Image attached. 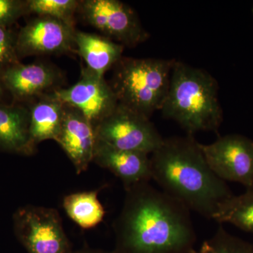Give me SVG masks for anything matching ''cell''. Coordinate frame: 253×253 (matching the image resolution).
<instances>
[{
    "label": "cell",
    "mask_w": 253,
    "mask_h": 253,
    "mask_svg": "<svg viewBox=\"0 0 253 253\" xmlns=\"http://www.w3.org/2000/svg\"><path fill=\"white\" fill-rule=\"evenodd\" d=\"M29 124L28 107L0 102V151L26 156L34 154L36 149L30 138Z\"/></svg>",
    "instance_id": "cell-14"
},
{
    "label": "cell",
    "mask_w": 253,
    "mask_h": 253,
    "mask_svg": "<svg viewBox=\"0 0 253 253\" xmlns=\"http://www.w3.org/2000/svg\"><path fill=\"white\" fill-rule=\"evenodd\" d=\"M196 253H253V244L232 235L219 226L214 235L206 240Z\"/></svg>",
    "instance_id": "cell-20"
},
{
    "label": "cell",
    "mask_w": 253,
    "mask_h": 253,
    "mask_svg": "<svg viewBox=\"0 0 253 253\" xmlns=\"http://www.w3.org/2000/svg\"><path fill=\"white\" fill-rule=\"evenodd\" d=\"M96 140L124 151L152 154L164 138L150 118L119 104L94 128Z\"/></svg>",
    "instance_id": "cell-5"
},
{
    "label": "cell",
    "mask_w": 253,
    "mask_h": 253,
    "mask_svg": "<svg viewBox=\"0 0 253 253\" xmlns=\"http://www.w3.org/2000/svg\"><path fill=\"white\" fill-rule=\"evenodd\" d=\"M52 93L63 104L79 110L94 129L118 105L111 84L86 67L82 68L81 78L76 84L67 89L58 88Z\"/></svg>",
    "instance_id": "cell-9"
},
{
    "label": "cell",
    "mask_w": 253,
    "mask_h": 253,
    "mask_svg": "<svg viewBox=\"0 0 253 253\" xmlns=\"http://www.w3.org/2000/svg\"><path fill=\"white\" fill-rule=\"evenodd\" d=\"M161 112L163 118L177 123L189 135L201 131L217 133L222 110L217 81L207 71L174 60Z\"/></svg>",
    "instance_id": "cell-3"
},
{
    "label": "cell",
    "mask_w": 253,
    "mask_h": 253,
    "mask_svg": "<svg viewBox=\"0 0 253 253\" xmlns=\"http://www.w3.org/2000/svg\"><path fill=\"white\" fill-rule=\"evenodd\" d=\"M93 162L119 178L126 190L151 178L149 155L115 149L96 140Z\"/></svg>",
    "instance_id": "cell-13"
},
{
    "label": "cell",
    "mask_w": 253,
    "mask_h": 253,
    "mask_svg": "<svg viewBox=\"0 0 253 253\" xmlns=\"http://www.w3.org/2000/svg\"><path fill=\"white\" fill-rule=\"evenodd\" d=\"M71 253H117L115 251H106L103 250L93 249L89 247H84L78 251H72Z\"/></svg>",
    "instance_id": "cell-24"
},
{
    "label": "cell",
    "mask_w": 253,
    "mask_h": 253,
    "mask_svg": "<svg viewBox=\"0 0 253 253\" xmlns=\"http://www.w3.org/2000/svg\"><path fill=\"white\" fill-rule=\"evenodd\" d=\"M16 35L11 28L0 26V76L21 63L16 49Z\"/></svg>",
    "instance_id": "cell-21"
},
{
    "label": "cell",
    "mask_w": 253,
    "mask_h": 253,
    "mask_svg": "<svg viewBox=\"0 0 253 253\" xmlns=\"http://www.w3.org/2000/svg\"><path fill=\"white\" fill-rule=\"evenodd\" d=\"M30 105L29 133L35 148L42 141L56 140L62 123L64 104L52 91L42 95Z\"/></svg>",
    "instance_id": "cell-16"
},
{
    "label": "cell",
    "mask_w": 253,
    "mask_h": 253,
    "mask_svg": "<svg viewBox=\"0 0 253 253\" xmlns=\"http://www.w3.org/2000/svg\"><path fill=\"white\" fill-rule=\"evenodd\" d=\"M76 31L75 26L61 20L38 16L21 28L16 35L18 58L75 51Z\"/></svg>",
    "instance_id": "cell-10"
},
{
    "label": "cell",
    "mask_w": 253,
    "mask_h": 253,
    "mask_svg": "<svg viewBox=\"0 0 253 253\" xmlns=\"http://www.w3.org/2000/svg\"><path fill=\"white\" fill-rule=\"evenodd\" d=\"M126 191L114 223L116 253H196L197 236L186 206L149 182Z\"/></svg>",
    "instance_id": "cell-1"
},
{
    "label": "cell",
    "mask_w": 253,
    "mask_h": 253,
    "mask_svg": "<svg viewBox=\"0 0 253 253\" xmlns=\"http://www.w3.org/2000/svg\"></svg>",
    "instance_id": "cell-25"
},
{
    "label": "cell",
    "mask_w": 253,
    "mask_h": 253,
    "mask_svg": "<svg viewBox=\"0 0 253 253\" xmlns=\"http://www.w3.org/2000/svg\"><path fill=\"white\" fill-rule=\"evenodd\" d=\"M79 3L77 0H26L28 14L50 16L73 26Z\"/></svg>",
    "instance_id": "cell-19"
},
{
    "label": "cell",
    "mask_w": 253,
    "mask_h": 253,
    "mask_svg": "<svg viewBox=\"0 0 253 253\" xmlns=\"http://www.w3.org/2000/svg\"><path fill=\"white\" fill-rule=\"evenodd\" d=\"M55 141L71 160L77 174L85 172L93 162L96 146L94 129L76 108L64 104L61 129Z\"/></svg>",
    "instance_id": "cell-12"
},
{
    "label": "cell",
    "mask_w": 253,
    "mask_h": 253,
    "mask_svg": "<svg viewBox=\"0 0 253 253\" xmlns=\"http://www.w3.org/2000/svg\"><path fill=\"white\" fill-rule=\"evenodd\" d=\"M210 168L224 181H234L253 191V141L239 134L219 136L210 144L200 143Z\"/></svg>",
    "instance_id": "cell-8"
},
{
    "label": "cell",
    "mask_w": 253,
    "mask_h": 253,
    "mask_svg": "<svg viewBox=\"0 0 253 253\" xmlns=\"http://www.w3.org/2000/svg\"><path fill=\"white\" fill-rule=\"evenodd\" d=\"M28 14L26 0H0V26L10 28Z\"/></svg>",
    "instance_id": "cell-22"
},
{
    "label": "cell",
    "mask_w": 253,
    "mask_h": 253,
    "mask_svg": "<svg viewBox=\"0 0 253 253\" xmlns=\"http://www.w3.org/2000/svg\"><path fill=\"white\" fill-rule=\"evenodd\" d=\"M10 100L13 102L12 98L10 95L9 91L5 86L4 83L0 78V102L6 103V104H11L9 102Z\"/></svg>",
    "instance_id": "cell-23"
},
{
    "label": "cell",
    "mask_w": 253,
    "mask_h": 253,
    "mask_svg": "<svg viewBox=\"0 0 253 253\" xmlns=\"http://www.w3.org/2000/svg\"><path fill=\"white\" fill-rule=\"evenodd\" d=\"M14 235L28 253H71L58 211L42 206L20 207L13 214Z\"/></svg>",
    "instance_id": "cell-6"
},
{
    "label": "cell",
    "mask_w": 253,
    "mask_h": 253,
    "mask_svg": "<svg viewBox=\"0 0 253 253\" xmlns=\"http://www.w3.org/2000/svg\"><path fill=\"white\" fill-rule=\"evenodd\" d=\"M151 155L152 179L191 212L212 219L219 206L234 195L210 168L192 135L164 138Z\"/></svg>",
    "instance_id": "cell-2"
},
{
    "label": "cell",
    "mask_w": 253,
    "mask_h": 253,
    "mask_svg": "<svg viewBox=\"0 0 253 253\" xmlns=\"http://www.w3.org/2000/svg\"><path fill=\"white\" fill-rule=\"evenodd\" d=\"M219 224L228 223L253 234V191L234 195L222 203L212 217Z\"/></svg>",
    "instance_id": "cell-18"
},
{
    "label": "cell",
    "mask_w": 253,
    "mask_h": 253,
    "mask_svg": "<svg viewBox=\"0 0 253 253\" xmlns=\"http://www.w3.org/2000/svg\"><path fill=\"white\" fill-rule=\"evenodd\" d=\"M99 190L73 193L65 196L63 208L68 217L83 229L99 225L105 216V210L98 199Z\"/></svg>",
    "instance_id": "cell-17"
},
{
    "label": "cell",
    "mask_w": 253,
    "mask_h": 253,
    "mask_svg": "<svg viewBox=\"0 0 253 253\" xmlns=\"http://www.w3.org/2000/svg\"><path fill=\"white\" fill-rule=\"evenodd\" d=\"M75 42L86 67L103 77L123 57L124 46L105 36L76 31Z\"/></svg>",
    "instance_id": "cell-15"
},
{
    "label": "cell",
    "mask_w": 253,
    "mask_h": 253,
    "mask_svg": "<svg viewBox=\"0 0 253 253\" xmlns=\"http://www.w3.org/2000/svg\"><path fill=\"white\" fill-rule=\"evenodd\" d=\"M62 77L59 70L44 63H19L0 76L13 102L17 104L33 101L50 89H58Z\"/></svg>",
    "instance_id": "cell-11"
},
{
    "label": "cell",
    "mask_w": 253,
    "mask_h": 253,
    "mask_svg": "<svg viewBox=\"0 0 253 253\" xmlns=\"http://www.w3.org/2000/svg\"><path fill=\"white\" fill-rule=\"evenodd\" d=\"M78 12L86 23L124 47H135L149 39L134 10L119 0H83Z\"/></svg>",
    "instance_id": "cell-7"
},
{
    "label": "cell",
    "mask_w": 253,
    "mask_h": 253,
    "mask_svg": "<svg viewBox=\"0 0 253 253\" xmlns=\"http://www.w3.org/2000/svg\"><path fill=\"white\" fill-rule=\"evenodd\" d=\"M174 61L123 56L114 66L111 84L118 103L151 118L164 104Z\"/></svg>",
    "instance_id": "cell-4"
}]
</instances>
